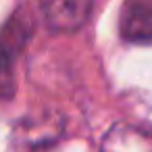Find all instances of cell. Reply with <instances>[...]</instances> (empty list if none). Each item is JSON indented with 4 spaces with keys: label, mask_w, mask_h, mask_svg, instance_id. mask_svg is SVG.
Wrapping results in <instances>:
<instances>
[{
    "label": "cell",
    "mask_w": 152,
    "mask_h": 152,
    "mask_svg": "<svg viewBox=\"0 0 152 152\" xmlns=\"http://www.w3.org/2000/svg\"><path fill=\"white\" fill-rule=\"evenodd\" d=\"M94 9V0H46L42 13L52 31H75L86 25Z\"/></svg>",
    "instance_id": "7a4b0ae2"
},
{
    "label": "cell",
    "mask_w": 152,
    "mask_h": 152,
    "mask_svg": "<svg viewBox=\"0 0 152 152\" xmlns=\"http://www.w3.org/2000/svg\"><path fill=\"white\" fill-rule=\"evenodd\" d=\"M119 31L129 44L152 46V0H125Z\"/></svg>",
    "instance_id": "3957f363"
},
{
    "label": "cell",
    "mask_w": 152,
    "mask_h": 152,
    "mask_svg": "<svg viewBox=\"0 0 152 152\" xmlns=\"http://www.w3.org/2000/svg\"><path fill=\"white\" fill-rule=\"evenodd\" d=\"M102 152H152V133L129 125H115L104 135Z\"/></svg>",
    "instance_id": "277c9868"
},
{
    "label": "cell",
    "mask_w": 152,
    "mask_h": 152,
    "mask_svg": "<svg viewBox=\"0 0 152 152\" xmlns=\"http://www.w3.org/2000/svg\"><path fill=\"white\" fill-rule=\"evenodd\" d=\"M31 36V21L17 15L9 21L0 36V98L15 94V58Z\"/></svg>",
    "instance_id": "6da1fadb"
}]
</instances>
